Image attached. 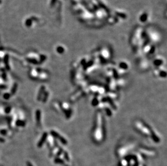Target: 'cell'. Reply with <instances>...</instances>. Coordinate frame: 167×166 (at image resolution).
<instances>
[{
  "label": "cell",
  "mask_w": 167,
  "mask_h": 166,
  "mask_svg": "<svg viewBox=\"0 0 167 166\" xmlns=\"http://www.w3.org/2000/svg\"><path fill=\"white\" fill-rule=\"evenodd\" d=\"M104 130H103V119L102 114L99 112L97 113L96 118L95 128L93 133V138L96 142H101L103 139Z\"/></svg>",
  "instance_id": "obj_1"
},
{
  "label": "cell",
  "mask_w": 167,
  "mask_h": 166,
  "mask_svg": "<svg viewBox=\"0 0 167 166\" xmlns=\"http://www.w3.org/2000/svg\"><path fill=\"white\" fill-rule=\"evenodd\" d=\"M135 127L138 132L146 136L150 137L155 142H159V137L157 136L155 132L152 130L147 124L141 121H136L135 122Z\"/></svg>",
  "instance_id": "obj_2"
},
{
  "label": "cell",
  "mask_w": 167,
  "mask_h": 166,
  "mask_svg": "<svg viewBox=\"0 0 167 166\" xmlns=\"http://www.w3.org/2000/svg\"><path fill=\"white\" fill-rule=\"evenodd\" d=\"M62 107L63 109L62 111L64 112V113H65L67 118H70V117H71L72 111V109H71V107H70V106L69 105L68 103L64 102L62 103Z\"/></svg>",
  "instance_id": "obj_3"
},
{
  "label": "cell",
  "mask_w": 167,
  "mask_h": 166,
  "mask_svg": "<svg viewBox=\"0 0 167 166\" xmlns=\"http://www.w3.org/2000/svg\"><path fill=\"white\" fill-rule=\"evenodd\" d=\"M51 134L52 136H53L54 138H56L57 139L60 140V141H61L62 143H64V144L67 143V140L65 139V138L63 137V136H62L60 134H58V133L57 132H56V131H52L51 132Z\"/></svg>",
  "instance_id": "obj_4"
},
{
  "label": "cell",
  "mask_w": 167,
  "mask_h": 166,
  "mask_svg": "<svg viewBox=\"0 0 167 166\" xmlns=\"http://www.w3.org/2000/svg\"><path fill=\"white\" fill-rule=\"evenodd\" d=\"M47 136H48V134L47 133H45L43 134V135L42 136V138L41 139L40 141H39V142L38 143V147H41L43 145V143L45 142V141L47 139Z\"/></svg>",
  "instance_id": "obj_5"
},
{
  "label": "cell",
  "mask_w": 167,
  "mask_h": 166,
  "mask_svg": "<svg viewBox=\"0 0 167 166\" xmlns=\"http://www.w3.org/2000/svg\"><path fill=\"white\" fill-rule=\"evenodd\" d=\"M101 54H102V56L103 57V58L104 59H108L109 57V51L107 50H103L101 52Z\"/></svg>",
  "instance_id": "obj_6"
},
{
  "label": "cell",
  "mask_w": 167,
  "mask_h": 166,
  "mask_svg": "<svg viewBox=\"0 0 167 166\" xmlns=\"http://www.w3.org/2000/svg\"><path fill=\"white\" fill-rule=\"evenodd\" d=\"M36 119L37 122L38 123H40V119H41V111L40 110H37L36 112Z\"/></svg>",
  "instance_id": "obj_7"
},
{
  "label": "cell",
  "mask_w": 167,
  "mask_h": 166,
  "mask_svg": "<svg viewBox=\"0 0 167 166\" xmlns=\"http://www.w3.org/2000/svg\"><path fill=\"white\" fill-rule=\"evenodd\" d=\"M44 90H45V86L41 87L40 90L39 91V93H38V99L39 100H40V99L41 98V96H42V94H43V92H44Z\"/></svg>",
  "instance_id": "obj_8"
},
{
  "label": "cell",
  "mask_w": 167,
  "mask_h": 166,
  "mask_svg": "<svg viewBox=\"0 0 167 166\" xmlns=\"http://www.w3.org/2000/svg\"><path fill=\"white\" fill-rule=\"evenodd\" d=\"M16 124L17 126H24L25 125V123L23 122V121H17L16 122Z\"/></svg>",
  "instance_id": "obj_9"
},
{
  "label": "cell",
  "mask_w": 167,
  "mask_h": 166,
  "mask_svg": "<svg viewBox=\"0 0 167 166\" xmlns=\"http://www.w3.org/2000/svg\"><path fill=\"white\" fill-rule=\"evenodd\" d=\"M16 89H17V84H15L14 86L13 87L12 90V93L13 94H14L16 92Z\"/></svg>",
  "instance_id": "obj_10"
},
{
  "label": "cell",
  "mask_w": 167,
  "mask_h": 166,
  "mask_svg": "<svg viewBox=\"0 0 167 166\" xmlns=\"http://www.w3.org/2000/svg\"><path fill=\"white\" fill-rule=\"evenodd\" d=\"M48 93L47 92H45V97L43 98V102H45L47 99V98H48Z\"/></svg>",
  "instance_id": "obj_11"
},
{
  "label": "cell",
  "mask_w": 167,
  "mask_h": 166,
  "mask_svg": "<svg viewBox=\"0 0 167 166\" xmlns=\"http://www.w3.org/2000/svg\"><path fill=\"white\" fill-rule=\"evenodd\" d=\"M10 97V95L8 94V93H6L4 95V98L6 99H8Z\"/></svg>",
  "instance_id": "obj_12"
},
{
  "label": "cell",
  "mask_w": 167,
  "mask_h": 166,
  "mask_svg": "<svg viewBox=\"0 0 167 166\" xmlns=\"http://www.w3.org/2000/svg\"><path fill=\"white\" fill-rule=\"evenodd\" d=\"M4 140L3 139H2V138H0V142H4Z\"/></svg>",
  "instance_id": "obj_13"
},
{
  "label": "cell",
  "mask_w": 167,
  "mask_h": 166,
  "mask_svg": "<svg viewBox=\"0 0 167 166\" xmlns=\"http://www.w3.org/2000/svg\"><path fill=\"white\" fill-rule=\"evenodd\" d=\"M28 166H32V165H31V163L29 162H28Z\"/></svg>",
  "instance_id": "obj_14"
}]
</instances>
